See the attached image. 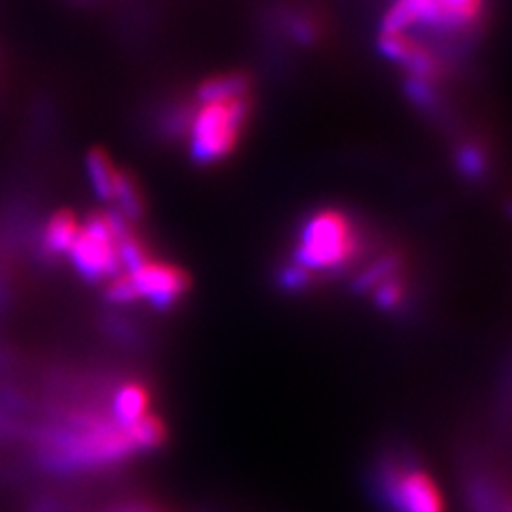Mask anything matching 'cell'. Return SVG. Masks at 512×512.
Segmentation results:
<instances>
[{
    "label": "cell",
    "mask_w": 512,
    "mask_h": 512,
    "mask_svg": "<svg viewBox=\"0 0 512 512\" xmlns=\"http://www.w3.org/2000/svg\"><path fill=\"white\" fill-rule=\"evenodd\" d=\"M359 254L355 224L340 210L314 212L301 224L293 263L316 278L329 271H340Z\"/></svg>",
    "instance_id": "cell-1"
},
{
    "label": "cell",
    "mask_w": 512,
    "mask_h": 512,
    "mask_svg": "<svg viewBox=\"0 0 512 512\" xmlns=\"http://www.w3.org/2000/svg\"><path fill=\"white\" fill-rule=\"evenodd\" d=\"M252 114L248 96L231 103L199 105L188 120V154L197 165H216L239 143Z\"/></svg>",
    "instance_id": "cell-2"
},
{
    "label": "cell",
    "mask_w": 512,
    "mask_h": 512,
    "mask_svg": "<svg viewBox=\"0 0 512 512\" xmlns=\"http://www.w3.org/2000/svg\"><path fill=\"white\" fill-rule=\"evenodd\" d=\"M378 489L395 512H444L434 478L408 457L393 455L380 463Z\"/></svg>",
    "instance_id": "cell-3"
},
{
    "label": "cell",
    "mask_w": 512,
    "mask_h": 512,
    "mask_svg": "<svg viewBox=\"0 0 512 512\" xmlns=\"http://www.w3.org/2000/svg\"><path fill=\"white\" fill-rule=\"evenodd\" d=\"M73 269L86 282L96 284L122 274L116 235L107 212H92L79 227V235L69 252Z\"/></svg>",
    "instance_id": "cell-4"
},
{
    "label": "cell",
    "mask_w": 512,
    "mask_h": 512,
    "mask_svg": "<svg viewBox=\"0 0 512 512\" xmlns=\"http://www.w3.org/2000/svg\"><path fill=\"white\" fill-rule=\"evenodd\" d=\"M131 276L139 301H148L154 310H171L188 293V274L184 269L163 261H148L135 271H126Z\"/></svg>",
    "instance_id": "cell-5"
},
{
    "label": "cell",
    "mask_w": 512,
    "mask_h": 512,
    "mask_svg": "<svg viewBox=\"0 0 512 512\" xmlns=\"http://www.w3.org/2000/svg\"><path fill=\"white\" fill-rule=\"evenodd\" d=\"M82 222L77 220L75 212L71 210H58L45 222L41 233V252L45 259L56 261L62 256H69L75 239L79 235Z\"/></svg>",
    "instance_id": "cell-6"
},
{
    "label": "cell",
    "mask_w": 512,
    "mask_h": 512,
    "mask_svg": "<svg viewBox=\"0 0 512 512\" xmlns=\"http://www.w3.org/2000/svg\"><path fill=\"white\" fill-rule=\"evenodd\" d=\"M250 92V79L244 73H224L214 75L197 88L199 105H216V103H231L244 99Z\"/></svg>",
    "instance_id": "cell-7"
},
{
    "label": "cell",
    "mask_w": 512,
    "mask_h": 512,
    "mask_svg": "<svg viewBox=\"0 0 512 512\" xmlns=\"http://www.w3.org/2000/svg\"><path fill=\"white\" fill-rule=\"evenodd\" d=\"M150 404L152 395L146 384L126 382L114 397V421L122 427L133 425L146 414H150Z\"/></svg>",
    "instance_id": "cell-8"
},
{
    "label": "cell",
    "mask_w": 512,
    "mask_h": 512,
    "mask_svg": "<svg viewBox=\"0 0 512 512\" xmlns=\"http://www.w3.org/2000/svg\"><path fill=\"white\" fill-rule=\"evenodd\" d=\"M86 173H88V182L94 190V195L99 197V201L103 203L114 201L118 167L114 165V160H111V156L105 150L92 148L86 154Z\"/></svg>",
    "instance_id": "cell-9"
},
{
    "label": "cell",
    "mask_w": 512,
    "mask_h": 512,
    "mask_svg": "<svg viewBox=\"0 0 512 512\" xmlns=\"http://www.w3.org/2000/svg\"><path fill=\"white\" fill-rule=\"evenodd\" d=\"M111 205H116V212L133 224L146 216V199H143V192L139 188L135 173L118 169L116 192Z\"/></svg>",
    "instance_id": "cell-10"
},
{
    "label": "cell",
    "mask_w": 512,
    "mask_h": 512,
    "mask_svg": "<svg viewBox=\"0 0 512 512\" xmlns=\"http://www.w3.org/2000/svg\"><path fill=\"white\" fill-rule=\"evenodd\" d=\"M126 434L131 438L137 453H148L167 442V427L156 414H146L137 423L126 427Z\"/></svg>",
    "instance_id": "cell-11"
},
{
    "label": "cell",
    "mask_w": 512,
    "mask_h": 512,
    "mask_svg": "<svg viewBox=\"0 0 512 512\" xmlns=\"http://www.w3.org/2000/svg\"><path fill=\"white\" fill-rule=\"evenodd\" d=\"M397 274H402V261L393 254L382 256V259L374 261L365 271H361V274L355 278L352 288H355L357 293H372L380 282Z\"/></svg>",
    "instance_id": "cell-12"
},
{
    "label": "cell",
    "mask_w": 512,
    "mask_h": 512,
    "mask_svg": "<svg viewBox=\"0 0 512 512\" xmlns=\"http://www.w3.org/2000/svg\"><path fill=\"white\" fill-rule=\"evenodd\" d=\"M442 15V28L459 30L472 24L480 13V0H436Z\"/></svg>",
    "instance_id": "cell-13"
},
{
    "label": "cell",
    "mask_w": 512,
    "mask_h": 512,
    "mask_svg": "<svg viewBox=\"0 0 512 512\" xmlns=\"http://www.w3.org/2000/svg\"><path fill=\"white\" fill-rule=\"evenodd\" d=\"M370 295L374 297V303L380 310L395 312V310L406 306L408 291H406V284H404L402 276L397 274V276H391L384 282H380Z\"/></svg>",
    "instance_id": "cell-14"
},
{
    "label": "cell",
    "mask_w": 512,
    "mask_h": 512,
    "mask_svg": "<svg viewBox=\"0 0 512 512\" xmlns=\"http://www.w3.org/2000/svg\"><path fill=\"white\" fill-rule=\"evenodd\" d=\"M414 24H419L408 0H397L393 3L380 22V35H406V30Z\"/></svg>",
    "instance_id": "cell-15"
},
{
    "label": "cell",
    "mask_w": 512,
    "mask_h": 512,
    "mask_svg": "<svg viewBox=\"0 0 512 512\" xmlns=\"http://www.w3.org/2000/svg\"><path fill=\"white\" fill-rule=\"evenodd\" d=\"M457 169L461 171L463 178L476 182L483 178L489 169L487 154L478 146H474V143H466V146H461L457 152Z\"/></svg>",
    "instance_id": "cell-16"
},
{
    "label": "cell",
    "mask_w": 512,
    "mask_h": 512,
    "mask_svg": "<svg viewBox=\"0 0 512 512\" xmlns=\"http://www.w3.org/2000/svg\"><path fill=\"white\" fill-rule=\"evenodd\" d=\"M406 86H408V94H410L412 103L423 105L425 109L438 103V96H436L434 88H431V82H425V79H419V77H410Z\"/></svg>",
    "instance_id": "cell-17"
},
{
    "label": "cell",
    "mask_w": 512,
    "mask_h": 512,
    "mask_svg": "<svg viewBox=\"0 0 512 512\" xmlns=\"http://www.w3.org/2000/svg\"><path fill=\"white\" fill-rule=\"evenodd\" d=\"M291 35H293L295 41L308 45V43H312L316 39V28L306 18H295L291 22Z\"/></svg>",
    "instance_id": "cell-18"
},
{
    "label": "cell",
    "mask_w": 512,
    "mask_h": 512,
    "mask_svg": "<svg viewBox=\"0 0 512 512\" xmlns=\"http://www.w3.org/2000/svg\"><path fill=\"white\" fill-rule=\"evenodd\" d=\"M506 512H512V500L506 502Z\"/></svg>",
    "instance_id": "cell-19"
},
{
    "label": "cell",
    "mask_w": 512,
    "mask_h": 512,
    "mask_svg": "<svg viewBox=\"0 0 512 512\" xmlns=\"http://www.w3.org/2000/svg\"><path fill=\"white\" fill-rule=\"evenodd\" d=\"M131 512H148V510H131Z\"/></svg>",
    "instance_id": "cell-20"
}]
</instances>
